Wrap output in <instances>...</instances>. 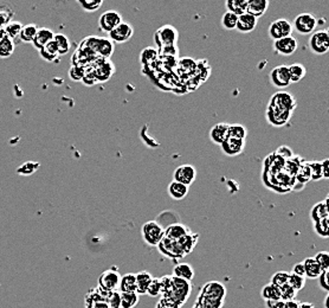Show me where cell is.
Listing matches in <instances>:
<instances>
[{
	"mask_svg": "<svg viewBox=\"0 0 329 308\" xmlns=\"http://www.w3.org/2000/svg\"><path fill=\"white\" fill-rule=\"evenodd\" d=\"M192 292V284L191 282L182 280V278L170 276V286L164 294H162V298L170 300L176 306H182L185 301L190 298V294Z\"/></svg>",
	"mask_w": 329,
	"mask_h": 308,
	"instance_id": "1",
	"label": "cell"
},
{
	"mask_svg": "<svg viewBox=\"0 0 329 308\" xmlns=\"http://www.w3.org/2000/svg\"><path fill=\"white\" fill-rule=\"evenodd\" d=\"M82 46L89 49L98 57L104 60H108L114 52V43L109 38L104 37H88L83 42Z\"/></svg>",
	"mask_w": 329,
	"mask_h": 308,
	"instance_id": "2",
	"label": "cell"
},
{
	"mask_svg": "<svg viewBox=\"0 0 329 308\" xmlns=\"http://www.w3.org/2000/svg\"><path fill=\"white\" fill-rule=\"evenodd\" d=\"M178 31L172 25H164L154 34V40H156V46L159 49L166 46H174L178 42Z\"/></svg>",
	"mask_w": 329,
	"mask_h": 308,
	"instance_id": "3",
	"label": "cell"
},
{
	"mask_svg": "<svg viewBox=\"0 0 329 308\" xmlns=\"http://www.w3.org/2000/svg\"><path fill=\"white\" fill-rule=\"evenodd\" d=\"M296 107V100L295 98L286 92H278L274 94L270 98L269 104H268V108L272 109H278V110L288 112V113H292L294 109Z\"/></svg>",
	"mask_w": 329,
	"mask_h": 308,
	"instance_id": "4",
	"label": "cell"
},
{
	"mask_svg": "<svg viewBox=\"0 0 329 308\" xmlns=\"http://www.w3.org/2000/svg\"><path fill=\"white\" fill-rule=\"evenodd\" d=\"M141 232H142V237L147 244L156 246L160 240L164 238V229L156 220H150V222L144 224Z\"/></svg>",
	"mask_w": 329,
	"mask_h": 308,
	"instance_id": "5",
	"label": "cell"
},
{
	"mask_svg": "<svg viewBox=\"0 0 329 308\" xmlns=\"http://www.w3.org/2000/svg\"><path fill=\"white\" fill-rule=\"evenodd\" d=\"M292 25L294 30L298 31L300 34H312L318 26V19L314 14L304 12L296 16Z\"/></svg>",
	"mask_w": 329,
	"mask_h": 308,
	"instance_id": "6",
	"label": "cell"
},
{
	"mask_svg": "<svg viewBox=\"0 0 329 308\" xmlns=\"http://www.w3.org/2000/svg\"><path fill=\"white\" fill-rule=\"evenodd\" d=\"M292 25L288 19L286 18H280L274 20L272 24L269 25L268 32H269V36L274 40H282V38L292 36Z\"/></svg>",
	"mask_w": 329,
	"mask_h": 308,
	"instance_id": "7",
	"label": "cell"
},
{
	"mask_svg": "<svg viewBox=\"0 0 329 308\" xmlns=\"http://www.w3.org/2000/svg\"><path fill=\"white\" fill-rule=\"evenodd\" d=\"M309 48L315 54H324L329 51V32L320 30L312 32L309 38Z\"/></svg>",
	"mask_w": 329,
	"mask_h": 308,
	"instance_id": "8",
	"label": "cell"
},
{
	"mask_svg": "<svg viewBox=\"0 0 329 308\" xmlns=\"http://www.w3.org/2000/svg\"><path fill=\"white\" fill-rule=\"evenodd\" d=\"M199 295L202 298H206V299L224 302L225 296H226V288H225V286L222 282L210 281L204 284Z\"/></svg>",
	"mask_w": 329,
	"mask_h": 308,
	"instance_id": "9",
	"label": "cell"
},
{
	"mask_svg": "<svg viewBox=\"0 0 329 308\" xmlns=\"http://www.w3.org/2000/svg\"><path fill=\"white\" fill-rule=\"evenodd\" d=\"M269 80L270 83L277 89L288 88V86L292 84L288 66L282 64V66H275L269 74Z\"/></svg>",
	"mask_w": 329,
	"mask_h": 308,
	"instance_id": "10",
	"label": "cell"
},
{
	"mask_svg": "<svg viewBox=\"0 0 329 308\" xmlns=\"http://www.w3.org/2000/svg\"><path fill=\"white\" fill-rule=\"evenodd\" d=\"M120 280H121L120 272L116 270L115 268L108 269V270L103 272L101 276H100L98 287L101 288V290L107 292L118 290V286H120Z\"/></svg>",
	"mask_w": 329,
	"mask_h": 308,
	"instance_id": "11",
	"label": "cell"
},
{
	"mask_svg": "<svg viewBox=\"0 0 329 308\" xmlns=\"http://www.w3.org/2000/svg\"><path fill=\"white\" fill-rule=\"evenodd\" d=\"M124 20H122L121 14H118L115 10H109V11L103 12V14L100 16L98 26L102 31L109 34V32H112L116 26H118Z\"/></svg>",
	"mask_w": 329,
	"mask_h": 308,
	"instance_id": "12",
	"label": "cell"
},
{
	"mask_svg": "<svg viewBox=\"0 0 329 308\" xmlns=\"http://www.w3.org/2000/svg\"><path fill=\"white\" fill-rule=\"evenodd\" d=\"M158 249L161 254L166 256V258H185V254H184L182 249L180 248V246L178 244L176 240H168L167 237L164 236V238L160 240L159 244L156 246Z\"/></svg>",
	"mask_w": 329,
	"mask_h": 308,
	"instance_id": "13",
	"label": "cell"
},
{
	"mask_svg": "<svg viewBox=\"0 0 329 308\" xmlns=\"http://www.w3.org/2000/svg\"><path fill=\"white\" fill-rule=\"evenodd\" d=\"M108 34H109L108 38L112 42V43H118V44L126 43V42L130 40V38L133 37L134 28L130 24L122 22L118 26H116L114 30L109 32Z\"/></svg>",
	"mask_w": 329,
	"mask_h": 308,
	"instance_id": "14",
	"label": "cell"
},
{
	"mask_svg": "<svg viewBox=\"0 0 329 308\" xmlns=\"http://www.w3.org/2000/svg\"><path fill=\"white\" fill-rule=\"evenodd\" d=\"M196 170L194 166L192 165H182L179 168H176V171L173 173V179L174 182H182V184L190 186L193 184V182L196 180Z\"/></svg>",
	"mask_w": 329,
	"mask_h": 308,
	"instance_id": "15",
	"label": "cell"
},
{
	"mask_svg": "<svg viewBox=\"0 0 329 308\" xmlns=\"http://www.w3.org/2000/svg\"><path fill=\"white\" fill-rule=\"evenodd\" d=\"M272 46L274 50H275L278 54H282V56H292V54L298 50V44L295 37L289 36L282 38V40H274Z\"/></svg>",
	"mask_w": 329,
	"mask_h": 308,
	"instance_id": "16",
	"label": "cell"
},
{
	"mask_svg": "<svg viewBox=\"0 0 329 308\" xmlns=\"http://www.w3.org/2000/svg\"><path fill=\"white\" fill-rule=\"evenodd\" d=\"M292 113H288V112L278 110V109H272L266 108V120L268 122L275 127H282L286 126L289 122L290 118H292Z\"/></svg>",
	"mask_w": 329,
	"mask_h": 308,
	"instance_id": "17",
	"label": "cell"
},
{
	"mask_svg": "<svg viewBox=\"0 0 329 308\" xmlns=\"http://www.w3.org/2000/svg\"><path fill=\"white\" fill-rule=\"evenodd\" d=\"M245 140H238L234 139V138H228L220 145L222 152L226 154L228 156H236L238 154H240L243 152Z\"/></svg>",
	"mask_w": 329,
	"mask_h": 308,
	"instance_id": "18",
	"label": "cell"
},
{
	"mask_svg": "<svg viewBox=\"0 0 329 308\" xmlns=\"http://www.w3.org/2000/svg\"><path fill=\"white\" fill-rule=\"evenodd\" d=\"M270 6L269 0H248L246 14H249L254 18L262 17L266 14Z\"/></svg>",
	"mask_w": 329,
	"mask_h": 308,
	"instance_id": "19",
	"label": "cell"
},
{
	"mask_svg": "<svg viewBox=\"0 0 329 308\" xmlns=\"http://www.w3.org/2000/svg\"><path fill=\"white\" fill-rule=\"evenodd\" d=\"M54 32L51 30V28H38L36 36L34 38V40H32V44H34V46L40 51V49H43L46 44H49L50 42L54 40Z\"/></svg>",
	"mask_w": 329,
	"mask_h": 308,
	"instance_id": "20",
	"label": "cell"
},
{
	"mask_svg": "<svg viewBox=\"0 0 329 308\" xmlns=\"http://www.w3.org/2000/svg\"><path fill=\"white\" fill-rule=\"evenodd\" d=\"M258 19L252 17L249 14H244L238 17L236 30L240 31V34H250L252 32L257 26Z\"/></svg>",
	"mask_w": 329,
	"mask_h": 308,
	"instance_id": "21",
	"label": "cell"
},
{
	"mask_svg": "<svg viewBox=\"0 0 329 308\" xmlns=\"http://www.w3.org/2000/svg\"><path fill=\"white\" fill-rule=\"evenodd\" d=\"M188 232H191V230L188 229L186 226H184L182 223H174L170 224L164 229V237H167L168 240H179L182 237L187 235Z\"/></svg>",
	"mask_w": 329,
	"mask_h": 308,
	"instance_id": "22",
	"label": "cell"
},
{
	"mask_svg": "<svg viewBox=\"0 0 329 308\" xmlns=\"http://www.w3.org/2000/svg\"><path fill=\"white\" fill-rule=\"evenodd\" d=\"M228 124L226 122L214 124V126L211 128V130H210V139L212 140V142L217 144V145H222V144L228 139Z\"/></svg>",
	"mask_w": 329,
	"mask_h": 308,
	"instance_id": "23",
	"label": "cell"
},
{
	"mask_svg": "<svg viewBox=\"0 0 329 308\" xmlns=\"http://www.w3.org/2000/svg\"><path fill=\"white\" fill-rule=\"evenodd\" d=\"M309 216H310V220L312 223L318 222V220H324V218H326V217H329L328 198H326L324 200L316 203L314 206L312 208L310 212H309Z\"/></svg>",
	"mask_w": 329,
	"mask_h": 308,
	"instance_id": "24",
	"label": "cell"
},
{
	"mask_svg": "<svg viewBox=\"0 0 329 308\" xmlns=\"http://www.w3.org/2000/svg\"><path fill=\"white\" fill-rule=\"evenodd\" d=\"M16 44L5 34L4 28H0V58H8L14 52Z\"/></svg>",
	"mask_w": 329,
	"mask_h": 308,
	"instance_id": "25",
	"label": "cell"
},
{
	"mask_svg": "<svg viewBox=\"0 0 329 308\" xmlns=\"http://www.w3.org/2000/svg\"><path fill=\"white\" fill-rule=\"evenodd\" d=\"M190 186H186L178 182H172L167 188V192H168L170 197L174 200H182L188 194Z\"/></svg>",
	"mask_w": 329,
	"mask_h": 308,
	"instance_id": "26",
	"label": "cell"
},
{
	"mask_svg": "<svg viewBox=\"0 0 329 308\" xmlns=\"http://www.w3.org/2000/svg\"><path fill=\"white\" fill-rule=\"evenodd\" d=\"M172 276L191 282L194 278V269L188 263H178L173 269Z\"/></svg>",
	"mask_w": 329,
	"mask_h": 308,
	"instance_id": "27",
	"label": "cell"
},
{
	"mask_svg": "<svg viewBox=\"0 0 329 308\" xmlns=\"http://www.w3.org/2000/svg\"><path fill=\"white\" fill-rule=\"evenodd\" d=\"M118 290L120 293H136V278H135V274L128 272V274L122 275Z\"/></svg>",
	"mask_w": 329,
	"mask_h": 308,
	"instance_id": "28",
	"label": "cell"
},
{
	"mask_svg": "<svg viewBox=\"0 0 329 308\" xmlns=\"http://www.w3.org/2000/svg\"><path fill=\"white\" fill-rule=\"evenodd\" d=\"M135 278H136V294L142 295L147 294V290L150 287L153 276L150 272H140L135 274Z\"/></svg>",
	"mask_w": 329,
	"mask_h": 308,
	"instance_id": "29",
	"label": "cell"
},
{
	"mask_svg": "<svg viewBox=\"0 0 329 308\" xmlns=\"http://www.w3.org/2000/svg\"><path fill=\"white\" fill-rule=\"evenodd\" d=\"M178 244L180 246V248L182 249L184 254L188 255L190 252H193L194 246H196V242H198V235L193 232H188L187 235L182 237L179 240H176Z\"/></svg>",
	"mask_w": 329,
	"mask_h": 308,
	"instance_id": "30",
	"label": "cell"
},
{
	"mask_svg": "<svg viewBox=\"0 0 329 308\" xmlns=\"http://www.w3.org/2000/svg\"><path fill=\"white\" fill-rule=\"evenodd\" d=\"M302 263H303V267H304L306 278H318L320 276L322 269L320 268V266L316 263L314 258H306Z\"/></svg>",
	"mask_w": 329,
	"mask_h": 308,
	"instance_id": "31",
	"label": "cell"
},
{
	"mask_svg": "<svg viewBox=\"0 0 329 308\" xmlns=\"http://www.w3.org/2000/svg\"><path fill=\"white\" fill-rule=\"evenodd\" d=\"M225 6H226L228 12H231V14L240 17V16L246 14L248 0H228L225 2Z\"/></svg>",
	"mask_w": 329,
	"mask_h": 308,
	"instance_id": "32",
	"label": "cell"
},
{
	"mask_svg": "<svg viewBox=\"0 0 329 308\" xmlns=\"http://www.w3.org/2000/svg\"><path fill=\"white\" fill-rule=\"evenodd\" d=\"M289 68V75H290V82L298 83L301 80L304 78L306 74H307V69L301 63H294L292 66H288Z\"/></svg>",
	"mask_w": 329,
	"mask_h": 308,
	"instance_id": "33",
	"label": "cell"
},
{
	"mask_svg": "<svg viewBox=\"0 0 329 308\" xmlns=\"http://www.w3.org/2000/svg\"><path fill=\"white\" fill-rule=\"evenodd\" d=\"M40 54L42 58L46 60V62H54V60L60 57V54H58L57 46L56 44H54V40H51L49 44H46L43 49L40 50Z\"/></svg>",
	"mask_w": 329,
	"mask_h": 308,
	"instance_id": "34",
	"label": "cell"
},
{
	"mask_svg": "<svg viewBox=\"0 0 329 308\" xmlns=\"http://www.w3.org/2000/svg\"><path fill=\"white\" fill-rule=\"evenodd\" d=\"M14 10L11 8V5L0 4V28H4L6 25L10 24L12 22V19L14 18Z\"/></svg>",
	"mask_w": 329,
	"mask_h": 308,
	"instance_id": "35",
	"label": "cell"
},
{
	"mask_svg": "<svg viewBox=\"0 0 329 308\" xmlns=\"http://www.w3.org/2000/svg\"><path fill=\"white\" fill-rule=\"evenodd\" d=\"M54 44H56V46H57V50H58V54H60V57L64 56V54H66L70 51L72 44H70L69 38H68V36H66V34H54Z\"/></svg>",
	"mask_w": 329,
	"mask_h": 308,
	"instance_id": "36",
	"label": "cell"
},
{
	"mask_svg": "<svg viewBox=\"0 0 329 308\" xmlns=\"http://www.w3.org/2000/svg\"><path fill=\"white\" fill-rule=\"evenodd\" d=\"M38 28H38L36 24L22 25L20 34H19V42H20V43H32Z\"/></svg>",
	"mask_w": 329,
	"mask_h": 308,
	"instance_id": "37",
	"label": "cell"
},
{
	"mask_svg": "<svg viewBox=\"0 0 329 308\" xmlns=\"http://www.w3.org/2000/svg\"><path fill=\"white\" fill-rule=\"evenodd\" d=\"M159 57V52H158V49L156 48L148 46L146 49H144L141 51L140 54V63L142 64L144 66H150V64L154 63Z\"/></svg>",
	"mask_w": 329,
	"mask_h": 308,
	"instance_id": "38",
	"label": "cell"
},
{
	"mask_svg": "<svg viewBox=\"0 0 329 308\" xmlns=\"http://www.w3.org/2000/svg\"><path fill=\"white\" fill-rule=\"evenodd\" d=\"M22 28V23L12 20L11 23L8 24L4 28V31H5V34H8V37L10 38V40H14V44H18V43H20V42H19V34H20Z\"/></svg>",
	"mask_w": 329,
	"mask_h": 308,
	"instance_id": "39",
	"label": "cell"
},
{
	"mask_svg": "<svg viewBox=\"0 0 329 308\" xmlns=\"http://www.w3.org/2000/svg\"><path fill=\"white\" fill-rule=\"evenodd\" d=\"M260 295H262V299L266 301H278L280 300V288L275 287L272 284H266L262 288V292H260Z\"/></svg>",
	"mask_w": 329,
	"mask_h": 308,
	"instance_id": "40",
	"label": "cell"
},
{
	"mask_svg": "<svg viewBox=\"0 0 329 308\" xmlns=\"http://www.w3.org/2000/svg\"><path fill=\"white\" fill-rule=\"evenodd\" d=\"M248 136V130L243 124H228V138H234L238 140H245Z\"/></svg>",
	"mask_w": 329,
	"mask_h": 308,
	"instance_id": "41",
	"label": "cell"
},
{
	"mask_svg": "<svg viewBox=\"0 0 329 308\" xmlns=\"http://www.w3.org/2000/svg\"><path fill=\"white\" fill-rule=\"evenodd\" d=\"M138 302L136 293H120V308H134Z\"/></svg>",
	"mask_w": 329,
	"mask_h": 308,
	"instance_id": "42",
	"label": "cell"
},
{
	"mask_svg": "<svg viewBox=\"0 0 329 308\" xmlns=\"http://www.w3.org/2000/svg\"><path fill=\"white\" fill-rule=\"evenodd\" d=\"M312 224H314V231L316 235L322 237V238H327L329 236V217H326L324 220Z\"/></svg>",
	"mask_w": 329,
	"mask_h": 308,
	"instance_id": "43",
	"label": "cell"
},
{
	"mask_svg": "<svg viewBox=\"0 0 329 308\" xmlns=\"http://www.w3.org/2000/svg\"><path fill=\"white\" fill-rule=\"evenodd\" d=\"M237 20H238V17L236 14L226 11L224 14H222L220 23H222V28L230 31V30H234V28H236Z\"/></svg>",
	"mask_w": 329,
	"mask_h": 308,
	"instance_id": "44",
	"label": "cell"
},
{
	"mask_svg": "<svg viewBox=\"0 0 329 308\" xmlns=\"http://www.w3.org/2000/svg\"><path fill=\"white\" fill-rule=\"evenodd\" d=\"M77 2L86 12H96L103 5V0H78Z\"/></svg>",
	"mask_w": 329,
	"mask_h": 308,
	"instance_id": "45",
	"label": "cell"
},
{
	"mask_svg": "<svg viewBox=\"0 0 329 308\" xmlns=\"http://www.w3.org/2000/svg\"><path fill=\"white\" fill-rule=\"evenodd\" d=\"M306 280H307L306 278L298 276V275H295V274H292V272H289L288 284L292 288H294V290H295L296 292H300L301 290H303V288H304Z\"/></svg>",
	"mask_w": 329,
	"mask_h": 308,
	"instance_id": "46",
	"label": "cell"
},
{
	"mask_svg": "<svg viewBox=\"0 0 329 308\" xmlns=\"http://www.w3.org/2000/svg\"><path fill=\"white\" fill-rule=\"evenodd\" d=\"M288 278H289L288 272H277L276 274L272 275V282H270V284L275 286L277 288H280L282 286L288 284Z\"/></svg>",
	"mask_w": 329,
	"mask_h": 308,
	"instance_id": "47",
	"label": "cell"
},
{
	"mask_svg": "<svg viewBox=\"0 0 329 308\" xmlns=\"http://www.w3.org/2000/svg\"><path fill=\"white\" fill-rule=\"evenodd\" d=\"M280 300L290 301V300H295L296 295H298V292L286 284L280 288Z\"/></svg>",
	"mask_w": 329,
	"mask_h": 308,
	"instance_id": "48",
	"label": "cell"
},
{
	"mask_svg": "<svg viewBox=\"0 0 329 308\" xmlns=\"http://www.w3.org/2000/svg\"><path fill=\"white\" fill-rule=\"evenodd\" d=\"M314 260L320 266L322 270H328L329 269V252H320L314 256Z\"/></svg>",
	"mask_w": 329,
	"mask_h": 308,
	"instance_id": "49",
	"label": "cell"
},
{
	"mask_svg": "<svg viewBox=\"0 0 329 308\" xmlns=\"http://www.w3.org/2000/svg\"><path fill=\"white\" fill-rule=\"evenodd\" d=\"M104 301L112 308H120V292L118 290L109 292L108 296L106 298Z\"/></svg>",
	"mask_w": 329,
	"mask_h": 308,
	"instance_id": "50",
	"label": "cell"
},
{
	"mask_svg": "<svg viewBox=\"0 0 329 308\" xmlns=\"http://www.w3.org/2000/svg\"><path fill=\"white\" fill-rule=\"evenodd\" d=\"M161 294V284H160V278H153L152 280L150 287L147 290V295H150V296H158V295Z\"/></svg>",
	"mask_w": 329,
	"mask_h": 308,
	"instance_id": "51",
	"label": "cell"
},
{
	"mask_svg": "<svg viewBox=\"0 0 329 308\" xmlns=\"http://www.w3.org/2000/svg\"><path fill=\"white\" fill-rule=\"evenodd\" d=\"M84 74H86V69L83 68V66H72L69 72V76L70 78L74 80V81H82L83 77H84Z\"/></svg>",
	"mask_w": 329,
	"mask_h": 308,
	"instance_id": "52",
	"label": "cell"
},
{
	"mask_svg": "<svg viewBox=\"0 0 329 308\" xmlns=\"http://www.w3.org/2000/svg\"><path fill=\"white\" fill-rule=\"evenodd\" d=\"M318 278V284H320V287L322 290L328 292L329 290V269L328 270H322V272L320 274V276Z\"/></svg>",
	"mask_w": 329,
	"mask_h": 308,
	"instance_id": "53",
	"label": "cell"
},
{
	"mask_svg": "<svg viewBox=\"0 0 329 308\" xmlns=\"http://www.w3.org/2000/svg\"><path fill=\"white\" fill-rule=\"evenodd\" d=\"M292 272V274H295V275H298V276L306 278V272H304V267H303V263L298 262V263H296V264H294Z\"/></svg>",
	"mask_w": 329,
	"mask_h": 308,
	"instance_id": "54",
	"label": "cell"
},
{
	"mask_svg": "<svg viewBox=\"0 0 329 308\" xmlns=\"http://www.w3.org/2000/svg\"><path fill=\"white\" fill-rule=\"evenodd\" d=\"M156 308H180V307L174 304L173 302H170V300L164 299V298H161V300L156 304Z\"/></svg>",
	"mask_w": 329,
	"mask_h": 308,
	"instance_id": "55",
	"label": "cell"
},
{
	"mask_svg": "<svg viewBox=\"0 0 329 308\" xmlns=\"http://www.w3.org/2000/svg\"><path fill=\"white\" fill-rule=\"evenodd\" d=\"M88 308H112L106 301H94V302L88 304Z\"/></svg>",
	"mask_w": 329,
	"mask_h": 308,
	"instance_id": "56",
	"label": "cell"
},
{
	"mask_svg": "<svg viewBox=\"0 0 329 308\" xmlns=\"http://www.w3.org/2000/svg\"><path fill=\"white\" fill-rule=\"evenodd\" d=\"M328 165H329V160L324 159V162H321V170H322V178L324 179H328Z\"/></svg>",
	"mask_w": 329,
	"mask_h": 308,
	"instance_id": "57",
	"label": "cell"
},
{
	"mask_svg": "<svg viewBox=\"0 0 329 308\" xmlns=\"http://www.w3.org/2000/svg\"><path fill=\"white\" fill-rule=\"evenodd\" d=\"M300 302L296 300H290V301H284V308H298Z\"/></svg>",
	"mask_w": 329,
	"mask_h": 308,
	"instance_id": "58",
	"label": "cell"
},
{
	"mask_svg": "<svg viewBox=\"0 0 329 308\" xmlns=\"http://www.w3.org/2000/svg\"><path fill=\"white\" fill-rule=\"evenodd\" d=\"M298 308H315V306L312 302H300Z\"/></svg>",
	"mask_w": 329,
	"mask_h": 308,
	"instance_id": "59",
	"label": "cell"
},
{
	"mask_svg": "<svg viewBox=\"0 0 329 308\" xmlns=\"http://www.w3.org/2000/svg\"><path fill=\"white\" fill-rule=\"evenodd\" d=\"M272 308H284V301H282V300L276 301Z\"/></svg>",
	"mask_w": 329,
	"mask_h": 308,
	"instance_id": "60",
	"label": "cell"
},
{
	"mask_svg": "<svg viewBox=\"0 0 329 308\" xmlns=\"http://www.w3.org/2000/svg\"><path fill=\"white\" fill-rule=\"evenodd\" d=\"M324 308H329V294L326 295L324 298Z\"/></svg>",
	"mask_w": 329,
	"mask_h": 308,
	"instance_id": "61",
	"label": "cell"
},
{
	"mask_svg": "<svg viewBox=\"0 0 329 308\" xmlns=\"http://www.w3.org/2000/svg\"><path fill=\"white\" fill-rule=\"evenodd\" d=\"M193 308H199V307H196V304H194V306H193Z\"/></svg>",
	"mask_w": 329,
	"mask_h": 308,
	"instance_id": "62",
	"label": "cell"
}]
</instances>
